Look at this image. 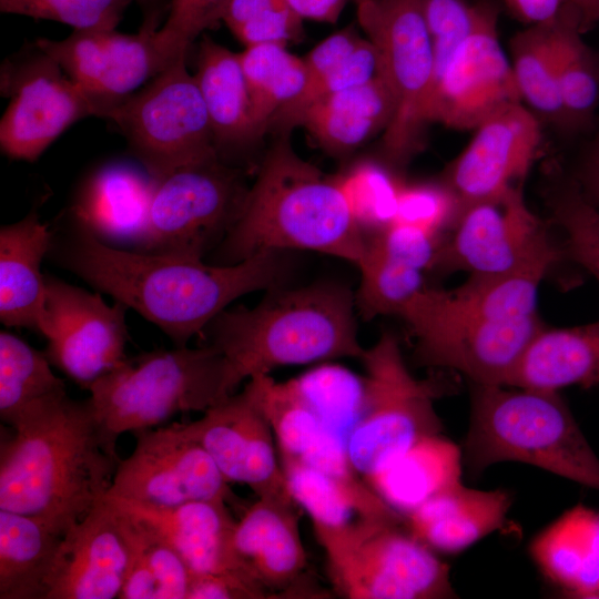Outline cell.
I'll return each instance as SVG.
<instances>
[{"instance_id": "obj_18", "label": "cell", "mask_w": 599, "mask_h": 599, "mask_svg": "<svg viewBox=\"0 0 599 599\" xmlns=\"http://www.w3.org/2000/svg\"><path fill=\"white\" fill-rule=\"evenodd\" d=\"M128 306L106 304L98 293L47 276L41 335L50 363L83 389L125 358Z\"/></svg>"}, {"instance_id": "obj_16", "label": "cell", "mask_w": 599, "mask_h": 599, "mask_svg": "<svg viewBox=\"0 0 599 599\" xmlns=\"http://www.w3.org/2000/svg\"><path fill=\"white\" fill-rule=\"evenodd\" d=\"M497 26V10L480 3L474 28L432 82L426 123L474 131L498 110L521 102Z\"/></svg>"}, {"instance_id": "obj_36", "label": "cell", "mask_w": 599, "mask_h": 599, "mask_svg": "<svg viewBox=\"0 0 599 599\" xmlns=\"http://www.w3.org/2000/svg\"><path fill=\"white\" fill-rule=\"evenodd\" d=\"M255 126L260 136L270 128L275 115L294 102L304 91L307 69L283 43H261L240 52Z\"/></svg>"}, {"instance_id": "obj_17", "label": "cell", "mask_w": 599, "mask_h": 599, "mask_svg": "<svg viewBox=\"0 0 599 599\" xmlns=\"http://www.w3.org/2000/svg\"><path fill=\"white\" fill-rule=\"evenodd\" d=\"M155 22L154 17L150 18L136 34L115 29L73 30L62 40L39 38L34 43L84 91L98 116L106 119L172 63L156 43Z\"/></svg>"}, {"instance_id": "obj_32", "label": "cell", "mask_w": 599, "mask_h": 599, "mask_svg": "<svg viewBox=\"0 0 599 599\" xmlns=\"http://www.w3.org/2000/svg\"><path fill=\"white\" fill-rule=\"evenodd\" d=\"M63 535L0 509V599H47Z\"/></svg>"}, {"instance_id": "obj_51", "label": "cell", "mask_w": 599, "mask_h": 599, "mask_svg": "<svg viewBox=\"0 0 599 599\" xmlns=\"http://www.w3.org/2000/svg\"><path fill=\"white\" fill-rule=\"evenodd\" d=\"M302 20L334 23L339 18L346 0H284Z\"/></svg>"}, {"instance_id": "obj_7", "label": "cell", "mask_w": 599, "mask_h": 599, "mask_svg": "<svg viewBox=\"0 0 599 599\" xmlns=\"http://www.w3.org/2000/svg\"><path fill=\"white\" fill-rule=\"evenodd\" d=\"M402 522L363 518L316 535L336 591L349 599L453 598L449 569Z\"/></svg>"}, {"instance_id": "obj_35", "label": "cell", "mask_w": 599, "mask_h": 599, "mask_svg": "<svg viewBox=\"0 0 599 599\" xmlns=\"http://www.w3.org/2000/svg\"><path fill=\"white\" fill-rule=\"evenodd\" d=\"M556 78L567 131L593 126L599 102V57L583 41L575 18L565 9L552 22Z\"/></svg>"}, {"instance_id": "obj_39", "label": "cell", "mask_w": 599, "mask_h": 599, "mask_svg": "<svg viewBox=\"0 0 599 599\" xmlns=\"http://www.w3.org/2000/svg\"><path fill=\"white\" fill-rule=\"evenodd\" d=\"M549 173L545 200L551 221L564 233L566 255L599 283V211L582 197L571 175L557 163L550 165Z\"/></svg>"}, {"instance_id": "obj_31", "label": "cell", "mask_w": 599, "mask_h": 599, "mask_svg": "<svg viewBox=\"0 0 599 599\" xmlns=\"http://www.w3.org/2000/svg\"><path fill=\"white\" fill-rule=\"evenodd\" d=\"M542 572L573 598L599 593V514L583 506L567 511L530 548Z\"/></svg>"}, {"instance_id": "obj_15", "label": "cell", "mask_w": 599, "mask_h": 599, "mask_svg": "<svg viewBox=\"0 0 599 599\" xmlns=\"http://www.w3.org/2000/svg\"><path fill=\"white\" fill-rule=\"evenodd\" d=\"M133 434L135 446L120 460L106 496L151 507L236 500L212 457L182 423Z\"/></svg>"}, {"instance_id": "obj_5", "label": "cell", "mask_w": 599, "mask_h": 599, "mask_svg": "<svg viewBox=\"0 0 599 599\" xmlns=\"http://www.w3.org/2000/svg\"><path fill=\"white\" fill-rule=\"evenodd\" d=\"M470 385L463 460L471 473L516 461L599 491V458L558 390Z\"/></svg>"}, {"instance_id": "obj_10", "label": "cell", "mask_w": 599, "mask_h": 599, "mask_svg": "<svg viewBox=\"0 0 599 599\" xmlns=\"http://www.w3.org/2000/svg\"><path fill=\"white\" fill-rule=\"evenodd\" d=\"M414 338L416 362L458 372L470 383L507 385L530 342L545 326L539 316L493 319L444 305L425 286L400 311Z\"/></svg>"}, {"instance_id": "obj_48", "label": "cell", "mask_w": 599, "mask_h": 599, "mask_svg": "<svg viewBox=\"0 0 599 599\" xmlns=\"http://www.w3.org/2000/svg\"><path fill=\"white\" fill-rule=\"evenodd\" d=\"M257 585L234 575H193L187 599H263Z\"/></svg>"}, {"instance_id": "obj_34", "label": "cell", "mask_w": 599, "mask_h": 599, "mask_svg": "<svg viewBox=\"0 0 599 599\" xmlns=\"http://www.w3.org/2000/svg\"><path fill=\"white\" fill-rule=\"evenodd\" d=\"M68 395L45 353L7 331L0 332V418L11 428Z\"/></svg>"}, {"instance_id": "obj_2", "label": "cell", "mask_w": 599, "mask_h": 599, "mask_svg": "<svg viewBox=\"0 0 599 599\" xmlns=\"http://www.w3.org/2000/svg\"><path fill=\"white\" fill-rule=\"evenodd\" d=\"M0 446V509L61 535L108 494L120 463L91 403L69 395L11 428Z\"/></svg>"}, {"instance_id": "obj_27", "label": "cell", "mask_w": 599, "mask_h": 599, "mask_svg": "<svg viewBox=\"0 0 599 599\" xmlns=\"http://www.w3.org/2000/svg\"><path fill=\"white\" fill-rule=\"evenodd\" d=\"M196 58L194 77L222 158L226 150L242 149L261 138L253 119L240 52L204 37Z\"/></svg>"}, {"instance_id": "obj_45", "label": "cell", "mask_w": 599, "mask_h": 599, "mask_svg": "<svg viewBox=\"0 0 599 599\" xmlns=\"http://www.w3.org/2000/svg\"><path fill=\"white\" fill-rule=\"evenodd\" d=\"M133 0H0L3 13L68 24L73 30L115 29Z\"/></svg>"}, {"instance_id": "obj_54", "label": "cell", "mask_w": 599, "mask_h": 599, "mask_svg": "<svg viewBox=\"0 0 599 599\" xmlns=\"http://www.w3.org/2000/svg\"><path fill=\"white\" fill-rule=\"evenodd\" d=\"M596 599H599V593L597 595V598Z\"/></svg>"}, {"instance_id": "obj_11", "label": "cell", "mask_w": 599, "mask_h": 599, "mask_svg": "<svg viewBox=\"0 0 599 599\" xmlns=\"http://www.w3.org/2000/svg\"><path fill=\"white\" fill-rule=\"evenodd\" d=\"M357 20L378 58V75L393 99L394 112L383 146L394 164L417 151L433 77V47L422 0H363Z\"/></svg>"}, {"instance_id": "obj_29", "label": "cell", "mask_w": 599, "mask_h": 599, "mask_svg": "<svg viewBox=\"0 0 599 599\" xmlns=\"http://www.w3.org/2000/svg\"><path fill=\"white\" fill-rule=\"evenodd\" d=\"M461 450L441 434L424 437L365 479L404 518L461 481Z\"/></svg>"}, {"instance_id": "obj_38", "label": "cell", "mask_w": 599, "mask_h": 599, "mask_svg": "<svg viewBox=\"0 0 599 599\" xmlns=\"http://www.w3.org/2000/svg\"><path fill=\"white\" fill-rule=\"evenodd\" d=\"M124 515L131 521L133 557L119 598L187 599L193 572L185 560L169 544Z\"/></svg>"}, {"instance_id": "obj_3", "label": "cell", "mask_w": 599, "mask_h": 599, "mask_svg": "<svg viewBox=\"0 0 599 599\" xmlns=\"http://www.w3.org/2000/svg\"><path fill=\"white\" fill-rule=\"evenodd\" d=\"M284 133L265 154L234 225L212 252L231 265L268 251H313L358 265L368 234L334 179L300 158Z\"/></svg>"}, {"instance_id": "obj_47", "label": "cell", "mask_w": 599, "mask_h": 599, "mask_svg": "<svg viewBox=\"0 0 599 599\" xmlns=\"http://www.w3.org/2000/svg\"><path fill=\"white\" fill-rule=\"evenodd\" d=\"M457 213L456 199L446 186L403 184L394 222L418 226L443 237Z\"/></svg>"}, {"instance_id": "obj_40", "label": "cell", "mask_w": 599, "mask_h": 599, "mask_svg": "<svg viewBox=\"0 0 599 599\" xmlns=\"http://www.w3.org/2000/svg\"><path fill=\"white\" fill-rule=\"evenodd\" d=\"M357 267L361 282L355 294L356 311L367 321L380 315L398 316L426 286L423 271L388 255L368 236Z\"/></svg>"}, {"instance_id": "obj_1", "label": "cell", "mask_w": 599, "mask_h": 599, "mask_svg": "<svg viewBox=\"0 0 599 599\" xmlns=\"http://www.w3.org/2000/svg\"><path fill=\"white\" fill-rule=\"evenodd\" d=\"M52 231L48 255L61 267L111 295L186 346L236 298L285 284L291 252L268 251L240 263L156 255L105 245L68 225Z\"/></svg>"}, {"instance_id": "obj_26", "label": "cell", "mask_w": 599, "mask_h": 599, "mask_svg": "<svg viewBox=\"0 0 599 599\" xmlns=\"http://www.w3.org/2000/svg\"><path fill=\"white\" fill-rule=\"evenodd\" d=\"M510 505L504 489H474L460 481L406 515L405 524L430 549L458 552L500 529Z\"/></svg>"}, {"instance_id": "obj_9", "label": "cell", "mask_w": 599, "mask_h": 599, "mask_svg": "<svg viewBox=\"0 0 599 599\" xmlns=\"http://www.w3.org/2000/svg\"><path fill=\"white\" fill-rule=\"evenodd\" d=\"M106 119L119 128L136 162L158 182L184 165L219 156L186 57L169 64Z\"/></svg>"}, {"instance_id": "obj_52", "label": "cell", "mask_w": 599, "mask_h": 599, "mask_svg": "<svg viewBox=\"0 0 599 599\" xmlns=\"http://www.w3.org/2000/svg\"><path fill=\"white\" fill-rule=\"evenodd\" d=\"M562 9L575 18L582 34L599 23V0H565Z\"/></svg>"}, {"instance_id": "obj_14", "label": "cell", "mask_w": 599, "mask_h": 599, "mask_svg": "<svg viewBox=\"0 0 599 599\" xmlns=\"http://www.w3.org/2000/svg\"><path fill=\"white\" fill-rule=\"evenodd\" d=\"M0 148L13 160L35 161L69 126L98 116L93 102L35 43L3 61Z\"/></svg>"}, {"instance_id": "obj_8", "label": "cell", "mask_w": 599, "mask_h": 599, "mask_svg": "<svg viewBox=\"0 0 599 599\" xmlns=\"http://www.w3.org/2000/svg\"><path fill=\"white\" fill-rule=\"evenodd\" d=\"M365 397L347 454L365 480L419 439L441 434L435 398L444 395L438 378L417 379L407 368L397 337L384 332L365 348Z\"/></svg>"}, {"instance_id": "obj_4", "label": "cell", "mask_w": 599, "mask_h": 599, "mask_svg": "<svg viewBox=\"0 0 599 599\" xmlns=\"http://www.w3.org/2000/svg\"><path fill=\"white\" fill-rule=\"evenodd\" d=\"M355 295L338 282L267 290L254 307L222 311L203 329L238 384L286 365L361 359Z\"/></svg>"}, {"instance_id": "obj_43", "label": "cell", "mask_w": 599, "mask_h": 599, "mask_svg": "<svg viewBox=\"0 0 599 599\" xmlns=\"http://www.w3.org/2000/svg\"><path fill=\"white\" fill-rule=\"evenodd\" d=\"M222 21L245 47L300 39L303 28L284 0H230Z\"/></svg>"}, {"instance_id": "obj_33", "label": "cell", "mask_w": 599, "mask_h": 599, "mask_svg": "<svg viewBox=\"0 0 599 599\" xmlns=\"http://www.w3.org/2000/svg\"><path fill=\"white\" fill-rule=\"evenodd\" d=\"M288 491L311 517L315 535L335 531L359 519L405 522L367 484L351 486L293 459H281Z\"/></svg>"}, {"instance_id": "obj_55", "label": "cell", "mask_w": 599, "mask_h": 599, "mask_svg": "<svg viewBox=\"0 0 599 599\" xmlns=\"http://www.w3.org/2000/svg\"><path fill=\"white\" fill-rule=\"evenodd\" d=\"M139 1H145V0H139Z\"/></svg>"}, {"instance_id": "obj_49", "label": "cell", "mask_w": 599, "mask_h": 599, "mask_svg": "<svg viewBox=\"0 0 599 599\" xmlns=\"http://www.w3.org/2000/svg\"><path fill=\"white\" fill-rule=\"evenodd\" d=\"M570 175L582 197L599 211V133L586 144Z\"/></svg>"}, {"instance_id": "obj_37", "label": "cell", "mask_w": 599, "mask_h": 599, "mask_svg": "<svg viewBox=\"0 0 599 599\" xmlns=\"http://www.w3.org/2000/svg\"><path fill=\"white\" fill-rule=\"evenodd\" d=\"M552 21L528 26L510 40V64L521 102L537 116L567 130L556 78Z\"/></svg>"}, {"instance_id": "obj_56", "label": "cell", "mask_w": 599, "mask_h": 599, "mask_svg": "<svg viewBox=\"0 0 599 599\" xmlns=\"http://www.w3.org/2000/svg\"><path fill=\"white\" fill-rule=\"evenodd\" d=\"M599 57V55H598Z\"/></svg>"}, {"instance_id": "obj_6", "label": "cell", "mask_w": 599, "mask_h": 599, "mask_svg": "<svg viewBox=\"0 0 599 599\" xmlns=\"http://www.w3.org/2000/svg\"><path fill=\"white\" fill-rule=\"evenodd\" d=\"M240 386L215 347L176 346L125 358L89 388V400L109 443L126 432L154 428L176 413L205 412Z\"/></svg>"}, {"instance_id": "obj_19", "label": "cell", "mask_w": 599, "mask_h": 599, "mask_svg": "<svg viewBox=\"0 0 599 599\" xmlns=\"http://www.w3.org/2000/svg\"><path fill=\"white\" fill-rule=\"evenodd\" d=\"M541 143L539 116L522 102L506 105L484 120L448 172L445 186L455 196L458 213L524 185Z\"/></svg>"}, {"instance_id": "obj_30", "label": "cell", "mask_w": 599, "mask_h": 599, "mask_svg": "<svg viewBox=\"0 0 599 599\" xmlns=\"http://www.w3.org/2000/svg\"><path fill=\"white\" fill-rule=\"evenodd\" d=\"M394 104L383 79L351 87L312 103L297 125L304 126L332 154H343L387 129Z\"/></svg>"}, {"instance_id": "obj_42", "label": "cell", "mask_w": 599, "mask_h": 599, "mask_svg": "<svg viewBox=\"0 0 599 599\" xmlns=\"http://www.w3.org/2000/svg\"><path fill=\"white\" fill-rule=\"evenodd\" d=\"M334 180L351 214L367 234L394 222L403 184L386 169L362 162Z\"/></svg>"}, {"instance_id": "obj_24", "label": "cell", "mask_w": 599, "mask_h": 599, "mask_svg": "<svg viewBox=\"0 0 599 599\" xmlns=\"http://www.w3.org/2000/svg\"><path fill=\"white\" fill-rule=\"evenodd\" d=\"M104 497L175 549L193 575H234L257 585L234 555L232 537L236 520L226 502L191 501L173 507H151Z\"/></svg>"}, {"instance_id": "obj_12", "label": "cell", "mask_w": 599, "mask_h": 599, "mask_svg": "<svg viewBox=\"0 0 599 599\" xmlns=\"http://www.w3.org/2000/svg\"><path fill=\"white\" fill-rule=\"evenodd\" d=\"M247 190L219 156L175 170L158 184L136 252L203 260L234 225Z\"/></svg>"}, {"instance_id": "obj_53", "label": "cell", "mask_w": 599, "mask_h": 599, "mask_svg": "<svg viewBox=\"0 0 599 599\" xmlns=\"http://www.w3.org/2000/svg\"><path fill=\"white\" fill-rule=\"evenodd\" d=\"M362 1H363V0H355L356 4L359 3V2H362Z\"/></svg>"}, {"instance_id": "obj_28", "label": "cell", "mask_w": 599, "mask_h": 599, "mask_svg": "<svg viewBox=\"0 0 599 599\" xmlns=\"http://www.w3.org/2000/svg\"><path fill=\"white\" fill-rule=\"evenodd\" d=\"M599 385V319L573 327L544 326L506 386L559 390Z\"/></svg>"}, {"instance_id": "obj_13", "label": "cell", "mask_w": 599, "mask_h": 599, "mask_svg": "<svg viewBox=\"0 0 599 599\" xmlns=\"http://www.w3.org/2000/svg\"><path fill=\"white\" fill-rule=\"evenodd\" d=\"M567 258L564 245L549 236L544 221L528 206L524 185L461 210L444 238L433 266L463 270L470 276H499L550 270Z\"/></svg>"}, {"instance_id": "obj_20", "label": "cell", "mask_w": 599, "mask_h": 599, "mask_svg": "<svg viewBox=\"0 0 599 599\" xmlns=\"http://www.w3.org/2000/svg\"><path fill=\"white\" fill-rule=\"evenodd\" d=\"M182 425L229 483L247 485L256 497L291 496L272 427L246 387Z\"/></svg>"}, {"instance_id": "obj_22", "label": "cell", "mask_w": 599, "mask_h": 599, "mask_svg": "<svg viewBox=\"0 0 599 599\" xmlns=\"http://www.w3.org/2000/svg\"><path fill=\"white\" fill-rule=\"evenodd\" d=\"M296 506L292 496L257 497L235 524L234 555L245 573L270 598L318 595L305 578L307 556Z\"/></svg>"}, {"instance_id": "obj_25", "label": "cell", "mask_w": 599, "mask_h": 599, "mask_svg": "<svg viewBox=\"0 0 599 599\" xmlns=\"http://www.w3.org/2000/svg\"><path fill=\"white\" fill-rule=\"evenodd\" d=\"M52 231L35 211L0 230V321L41 334L45 313L48 255Z\"/></svg>"}, {"instance_id": "obj_50", "label": "cell", "mask_w": 599, "mask_h": 599, "mask_svg": "<svg viewBox=\"0 0 599 599\" xmlns=\"http://www.w3.org/2000/svg\"><path fill=\"white\" fill-rule=\"evenodd\" d=\"M509 12L527 26L555 20L562 9L565 0H504Z\"/></svg>"}, {"instance_id": "obj_44", "label": "cell", "mask_w": 599, "mask_h": 599, "mask_svg": "<svg viewBox=\"0 0 599 599\" xmlns=\"http://www.w3.org/2000/svg\"><path fill=\"white\" fill-rule=\"evenodd\" d=\"M378 74L376 50L367 38H363L355 50L337 67L319 79L306 85L303 93L291 104L281 110L273 119L282 132L287 133L295 126L302 113L315 101L337 91L365 83Z\"/></svg>"}, {"instance_id": "obj_21", "label": "cell", "mask_w": 599, "mask_h": 599, "mask_svg": "<svg viewBox=\"0 0 599 599\" xmlns=\"http://www.w3.org/2000/svg\"><path fill=\"white\" fill-rule=\"evenodd\" d=\"M132 557L131 521L103 497L64 535L47 599L119 598Z\"/></svg>"}, {"instance_id": "obj_23", "label": "cell", "mask_w": 599, "mask_h": 599, "mask_svg": "<svg viewBox=\"0 0 599 599\" xmlns=\"http://www.w3.org/2000/svg\"><path fill=\"white\" fill-rule=\"evenodd\" d=\"M158 184L139 163H104L79 184L68 210L69 224L105 245L138 251Z\"/></svg>"}, {"instance_id": "obj_46", "label": "cell", "mask_w": 599, "mask_h": 599, "mask_svg": "<svg viewBox=\"0 0 599 599\" xmlns=\"http://www.w3.org/2000/svg\"><path fill=\"white\" fill-rule=\"evenodd\" d=\"M230 0H171L163 27L156 31V43L169 62L184 58L194 40L222 21Z\"/></svg>"}, {"instance_id": "obj_41", "label": "cell", "mask_w": 599, "mask_h": 599, "mask_svg": "<svg viewBox=\"0 0 599 599\" xmlns=\"http://www.w3.org/2000/svg\"><path fill=\"white\" fill-rule=\"evenodd\" d=\"M324 427L347 447L365 397L364 376L338 365L317 366L293 379Z\"/></svg>"}]
</instances>
